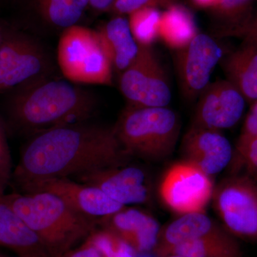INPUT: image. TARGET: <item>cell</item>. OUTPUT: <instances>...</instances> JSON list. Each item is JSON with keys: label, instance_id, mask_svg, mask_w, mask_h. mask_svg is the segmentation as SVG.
I'll return each instance as SVG.
<instances>
[{"label": "cell", "instance_id": "cell-35", "mask_svg": "<svg viewBox=\"0 0 257 257\" xmlns=\"http://www.w3.org/2000/svg\"><path fill=\"white\" fill-rule=\"evenodd\" d=\"M165 257H186V256H182V255H179V254H170V255H168V256H167Z\"/></svg>", "mask_w": 257, "mask_h": 257}, {"label": "cell", "instance_id": "cell-16", "mask_svg": "<svg viewBox=\"0 0 257 257\" xmlns=\"http://www.w3.org/2000/svg\"><path fill=\"white\" fill-rule=\"evenodd\" d=\"M226 54L221 61L226 79L232 83L251 104L257 99V38L249 35Z\"/></svg>", "mask_w": 257, "mask_h": 257}, {"label": "cell", "instance_id": "cell-30", "mask_svg": "<svg viewBox=\"0 0 257 257\" xmlns=\"http://www.w3.org/2000/svg\"><path fill=\"white\" fill-rule=\"evenodd\" d=\"M0 174L10 179L11 177V160L1 130H0Z\"/></svg>", "mask_w": 257, "mask_h": 257}, {"label": "cell", "instance_id": "cell-31", "mask_svg": "<svg viewBox=\"0 0 257 257\" xmlns=\"http://www.w3.org/2000/svg\"><path fill=\"white\" fill-rule=\"evenodd\" d=\"M249 35L257 38V10L253 11L251 18L248 20L247 23L235 32L232 36L242 37Z\"/></svg>", "mask_w": 257, "mask_h": 257}, {"label": "cell", "instance_id": "cell-13", "mask_svg": "<svg viewBox=\"0 0 257 257\" xmlns=\"http://www.w3.org/2000/svg\"><path fill=\"white\" fill-rule=\"evenodd\" d=\"M50 62L39 42L23 38L6 42L0 47V89L49 75Z\"/></svg>", "mask_w": 257, "mask_h": 257}, {"label": "cell", "instance_id": "cell-20", "mask_svg": "<svg viewBox=\"0 0 257 257\" xmlns=\"http://www.w3.org/2000/svg\"><path fill=\"white\" fill-rule=\"evenodd\" d=\"M197 34L194 16L185 7L173 3L161 14L159 39L172 50L184 48Z\"/></svg>", "mask_w": 257, "mask_h": 257}, {"label": "cell", "instance_id": "cell-24", "mask_svg": "<svg viewBox=\"0 0 257 257\" xmlns=\"http://www.w3.org/2000/svg\"><path fill=\"white\" fill-rule=\"evenodd\" d=\"M157 8H145L128 15V25L139 46L152 47L159 39L161 18Z\"/></svg>", "mask_w": 257, "mask_h": 257}, {"label": "cell", "instance_id": "cell-29", "mask_svg": "<svg viewBox=\"0 0 257 257\" xmlns=\"http://www.w3.org/2000/svg\"><path fill=\"white\" fill-rule=\"evenodd\" d=\"M62 257H102L99 251L90 243L83 241Z\"/></svg>", "mask_w": 257, "mask_h": 257}, {"label": "cell", "instance_id": "cell-17", "mask_svg": "<svg viewBox=\"0 0 257 257\" xmlns=\"http://www.w3.org/2000/svg\"><path fill=\"white\" fill-rule=\"evenodd\" d=\"M3 197L0 199V246L20 257H50L40 238Z\"/></svg>", "mask_w": 257, "mask_h": 257}, {"label": "cell", "instance_id": "cell-27", "mask_svg": "<svg viewBox=\"0 0 257 257\" xmlns=\"http://www.w3.org/2000/svg\"><path fill=\"white\" fill-rule=\"evenodd\" d=\"M172 0H116L109 12L115 16H125L145 8H157L160 5L170 6Z\"/></svg>", "mask_w": 257, "mask_h": 257}, {"label": "cell", "instance_id": "cell-9", "mask_svg": "<svg viewBox=\"0 0 257 257\" xmlns=\"http://www.w3.org/2000/svg\"><path fill=\"white\" fill-rule=\"evenodd\" d=\"M226 53L216 40L203 33H198L187 46L177 50L176 67L184 98L194 100L199 97Z\"/></svg>", "mask_w": 257, "mask_h": 257}, {"label": "cell", "instance_id": "cell-4", "mask_svg": "<svg viewBox=\"0 0 257 257\" xmlns=\"http://www.w3.org/2000/svg\"><path fill=\"white\" fill-rule=\"evenodd\" d=\"M120 145L130 157L162 160L175 150L180 119L167 106L128 105L114 126Z\"/></svg>", "mask_w": 257, "mask_h": 257}, {"label": "cell", "instance_id": "cell-25", "mask_svg": "<svg viewBox=\"0 0 257 257\" xmlns=\"http://www.w3.org/2000/svg\"><path fill=\"white\" fill-rule=\"evenodd\" d=\"M84 241L90 243L102 257H138L128 243L109 230L96 227Z\"/></svg>", "mask_w": 257, "mask_h": 257}, {"label": "cell", "instance_id": "cell-23", "mask_svg": "<svg viewBox=\"0 0 257 257\" xmlns=\"http://www.w3.org/2000/svg\"><path fill=\"white\" fill-rule=\"evenodd\" d=\"M255 0H219L213 8V13L219 22V34L222 36H232L242 28L254 11Z\"/></svg>", "mask_w": 257, "mask_h": 257}, {"label": "cell", "instance_id": "cell-5", "mask_svg": "<svg viewBox=\"0 0 257 257\" xmlns=\"http://www.w3.org/2000/svg\"><path fill=\"white\" fill-rule=\"evenodd\" d=\"M57 63L62 75L74 84H112L114 69L96 30L76 25L62 32Z\"/></svg>", "mask_w": 257, "mask_h": 257}, {"label": "cell", "instance_id": "cell-14", "mask_svg": "<svg viewBox=\"0 0 257 257\" xmlns=\"http://www.w3.org/2000/svg\"><path fill=\"white\" fill-rule=\"evenodd\" d=\"M184 161L212 177L229 167L234 149L219 130L191 126L182 142Z\"/></svg>", "mask_w": 257, "mask_h": 257}, {"label": "cell", "instance_id": "cell-11", "mask_svg": "<svg viewBox=\"0 0 257 257\" xmlns=\"http://www.w3.org/2000/svg\"><path fill=\"white\" fill-rule=\"evenodd\" d=\"M246 103L227 79L209 83L199 96L192 126L219 131L232 127L242 116Z\"/></svg>", "mask_w": 257, "mask_h": 257}, {"label": "cell", "instance_id": "cell-28", "mask_svg": "<svg viewBox=\"0 0 257 257\" xmlns=\"http://www.w3.org/2000/svg\"><path fill=\"white\" fill-rule=\"evenodd\" d=\"M257 135V99L251 104L245 118L241 133L236 142L234 152L239 151L248 141Z\"/></svg>", "mask_w": 257, "mask_h": 257}, {"label": "cell", "instance_id": "cell-21", "mask_svg": "<svg viewBox=\"0 0 257 257\" xmlns=\"http://www.w3.org/2000/svg\"><path fill=\"white\" fill-rule=\"evenodd\" d=\"M170 254L186 257H243L239 241L223 226L199 239L179 245Z\"/></svg>", "mask_w": 257, "mask_h": 257}, {"label": "cell", "instance_id": "cell-36", "mask_svg": "<svg viewBox=\"0 0 257 257\" xmlns=\"http://www.w3.org/2000/svg\"><path fill=\"white\" fill-rule=\"evenodd\" d=\"M0 257H20V256H10L8 255L3 254V253H0Z\"/></svg>", "mask_w": 257, "mask_h": 257}, {"label": "cell", "instance_id": "cell-10", "mask_svg": "<svg viewBox=\"0 0 257 257\" xmlns=\"http://www.w3.org/2000/svg\"><path fill=\"white\" fill-rule=\"evenodd\" d=\"M100 189L114 202L127 207L150 200L151 184L147 172L138 166L105 167L72 178Z\"/></svg>", "mask_w": 257, "mask_h": 257}, {"label": "cell", "instance_id": "cell-34", "mask_svg": "<svg viewBox=\"0 0 257 257\" xmlns=\"http://www.w3.org/2000/svg\"><path fill=\"white\" fill-rule=\"evenodd\" d=\"M10 179L0 174V199L5 195V190Z\"/></svg>", "mask_w": 257, "mask_h": 257}, {"label": "cell", "instance_id": "cell-1", "mask_svg": "<svg viewBox=\"0 0 257 257\" xmlns=\"http://www.w3.org/2000/svg\"><path fill=\"white\" fill-rule=\"evenodd\" d=\"M132 157L120 145L114 126L88 121L65 125L32 136L13 172L20 192L29 186L128 164Z\"/></svg>", "mask_w": 257, "mask_h": 257}, {"label": "cell", "instance_id": "cell-15", "mask_svg": "<svg viewBox=\"0 0 257 257\" xmlns=\"http://www.w3.org/2000/svg\"><path fill=\"white\" fill-rule=\"evenodd\" d=\"M98 226L119 236L138 255L153 252L161 229L158 221L150 214L128 207L101 219Z\"/></svg>", "mask_w": 257, "mask_h": 257}, {"label": "cell", "instance_id": "cell-37", "mask_svg": "<svg viewBox=\"0 0 257 257\" xmlns=\"http://www.w3.org/2000/svg\"><path fill=\"white\" fill-rule=\"evenodd\" d=\"M255 1H256V0H255Z\"/></svg>", "mask_w": 257, "mask_h": 257}, {"label": "cell", "instance_id": "cell-8", "mask_svg": "<svg viewBox=\"0 0 257 257\" xmlns=\"http://www.w3.org/2000/svg\"><path fill=\"white\" fill-rule=\"evenodd\" d=\"M212 178L195 166L183 161L166 172L160 187L163 202L177 214L205 212L212 198Z\"/></svg>", "mask_w": 257, "mask_h": 257}, {"label": "cell", "instance_id": "cell-26", "mask_svg": "<svg viewBox=\"0 0 257 257\" xmlns=\"http://www.w3.org/2000/svg\"><path fill=\"white\" fill-rule=\"evenodd\" d=\"M229 167L231 173L237 174L243 170L257 182V135L239 150L234 152Z\"/></svg>", "mask_w": 257, "mask_h": 257}, {"label": "cell", "instance_id": "cell-3", "mask_svg": "<svg viewBox=\"0 0 257 257\" xmlns=\"http://www.w3.org/2000/svg\"><path fill=\"white\" fill-rule=\"evenodd\" d=\"M3 198L40 238L50 257H62L98 226L51 193L15 192Z\"/></svg>", "mask_w": 257, "mask_h": 257}, {"label": "cell", "instance_id": "cell-22", "mask_svg": "<svg viewBox=\"0 0 257 257\" xmlns=\"http://www.w3.org/2000/svg\"><path fill=\"white\" fill-rule=\"evenodd\" d=\"M37 5L44 20L63 32L77 25L89 0H37Z\"/></svg>", "mask_w": 257, "mask_h": 257}, {"label": "cell", "instance_id": "cell-19", "mask_svg": "<svg viewBox=\"0 0 257 257\" xmlns=\"http://www.w3.org/2000/svg\"><path fill=\"white\" fill-rule=\"evenodd\" d=\"M96 31L113 69L121 73L135 60L140 50L130 30L128 18L114 16Z\"/></svg>", "mask_w": 257, "mask_h": 257}, {"label": "cell", "instance_id": "cell-33", "mask_svg": "<svg viewBox=\"0 0 257 257\" xmlns=\"http://www.w3.org/2000/svg\"><path fill=\"white\" fill-rule=\"evenodd\" d=\"M193 2L199 8L212 9L217 4L219 0H193Z\"/></svg>", "mask_w": 257, "mask_h": 257}, {"label": "cell", "instance_id": "cell-12", "mask_svg": "<svg viewBox=\"0 0 257 257\" xmlns=\"http://www.w3.org/2000/svg\"><path fill=\"white\" fill-rule=\"evenodd\" d=\"M45 192L60 197L81 215L99 222L124 208L100 189L72 178L47 179L29 186L21 193Z\"/></svg>", "mask_w": 257, "mask_h": 257}, {"label": "cell", "instance_id": "cell-7", "mask_svg": "<svg viewBox=\"0 0 257 257\" xmlns=\"http://www.w3.org/2000/svg\"><path fill=\"white\" fill-rule=\"evenodd\" d=\"M119 88L130 105L167 106L172 99L165 69L152 47L140 46L136 58L121 73Z\"/></svg>", "mask_w": 257, "mask_h": 257}, {"label": "cell", "instance_id": "cell-6", "mask_svg": "<svg viewBox=\"0 0 257 257\" xmlns=\"http://www.w3.org/2000/svg\"><path fill=\"white\" fill-rule=\"evenodd\" d=\"M214 209L224 228L237 239L257 242V182L232 174L214 187Z\"/></svg>", "mask_w": 257, "mask_h": 257}, {"label": "cell", "instance_id": "cell-18", "mask_svg": "<svg viewBox=\"0 0 257 257\" xmlns=\"http://www.w3.org/2000/svg\"><path fill=\"white\" fill-rule=\"evenodd\" d=\"M221 227L205 212L182 214L160 229L157 246L152 253L155 257L168 256L179 245L199 239Z\"/></svg>", "mask_w": 257, "mask_h": 257}, {"label": "cell", "instance_id": "cell-32", "mask_svg": "<svg viewBox=\"0 0 257 257\" xmlns=\"http://www.w3.org/2000/svg\"><path fill=\"white\" fill-rule=\"evenodd\" d=\"M116 0H89V5L97 11L109 12Z\"/></svg>", "mask_w": 257, "mask_h": 257}, {"label": "cell", "instance_id": "cell-2", "mask_svg": "<svg viewBox=\"0 0 257 257\" xmlns=\"http://www.w3.org/2000/svg\"><path fill=\"white\" fill-rule=\"evenodd\" d=\"M12 108L19 127L32 136L65 125L89 121L96 112L93 93L68 80L43 76L25 83Z\"/></svg>", "mask_w": 257, "mask_h": 257}]
</instances>
